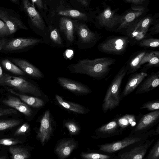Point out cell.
<instances>
[{
  "label": "cell",
  "mask_w": 159,
  "mask_h": 159,
  "mask_svg": "<svg viewBox=\"0 0 159 159\" xmlns=\"http://www.w3.org/2000/svg\"><path fill=\"white\" fill-rule=\"evenodd\" d=\"M136 123L135 116L133 114H126L121 116H119L118 124L123 131L134 126Z\"/></svg>",
  "instance_id": "28"
},
{
  "label": "cell",
  "mask_w": 159,
  "mask_h": 159,
  "mask_svg": "<svg viewBox=\"0 0 159 159\" xmlns=\"http://www.w3.org/2000/svg\"><path fill=\"white\" fill-rule=\"evenodd\" d=\"M61 16L71 17L79 20H86L87 17L86 14L76 10L61 11L58 12Z\"/></svg>",
  "instance_id": "30"
},
{
  "label": "cell",
  "mask_w": 159,
  "mask_h": 159,
  "mask_svg": "<svg viewBox=\"0 0 159 159\" xmlns=\"http://www.w3.org/2000/svg\"><path fill=\"white\" fill-rule=\"evenodd\" d=\"M55 96L59 104L66 109L80 114H85L88 112L87 110L80 104L65 101L57 94Z\"/></svg>",
  "instance_id": "27"
},
{
  "label": "cell",
  "mask_w": 159,
  "mask_h": 159,
  "mask_svg": "<svg viewBox=\"0 0 159 159\" xmlns=\"http://www.w3.org/2000/svg\"><path fill=\"white\" fill-rule=\"evenodd\" d=\"M155 141L148 139L137 144L136 146L130 149L119 153L118 158L122 159H143L149 147Z\"/></svg>",
  "instance_id": "6"
},
{
  "label": "cell",
  "mask_w": 159,
  "mask_h": 159,
  "mask_svg": "<svg viewBox=\"0 0 159 159\" xmlns=\"http://www.w3.org/2000/svg\"><path fill=\"white\" fill-rule=\"evenodd\" d=\"M159 121V109L146 114L141 117L135 127L131 130L130 134H139L146 132L154 126Z\"/></svg>",
  "instance_id": "7"
},
{
  "label": "cell",
  "mask_w": 159,
  "mask_h": 159,
  "mask_svg": "<svg viewBox=\"0 0 159 159\" xmlns=\"http://www.w3.org/2000/svg\"><path fill=\"white\" fill-rule=\"evenodd\" d=\"M9 150L12 159H26L30 156L26 149L20 147L11 146L9 148Z\"/></svg>",
  "instance_id": "29"
},
{
  "label": "cell",
  "mask_w": 159,
  "mask_h": 159,
  "mask_svg": "<svg viewBox=\"0 0 159 159\" xmlns=\"http://www.w3.org/2000/svg\"><path fill=\"white\" fill-rule=\"evenodd\" d=\"M7 42V40L5 39H2L0 40V52L2 49H3L4 46Z\"/></svg>",
  "instance_id": "46"
},
{
  "label": "cell",
  "mask_w": 159,
  "mask_h": 159,
  "mask_svg": "<svg viewBox=\"0 0 159 159\" xmlns=\"http://www.w3.org/2000/svg\"><path fill=\"white\" fill-rule=\"evenodd\" d=\"M7 158L5 156L0 155V159H6Z\"/></svg>",
  "instance_id": "50"
},
{
  "label": "cell",
  "mask_w": 159,
  "mask_h": 159,
  "mask_svg": "<svg viewBox=\"0 0 159 159\" xmlns=\"http://www.w3.org/2000/svg\"><path fill=\"white\" fill-rule=\"evenodd\" d=\"M7 89L11 93L18 97L21 101L33 107H40L44 105L43 101L39 98L19 93L10 88H7Z\"/></svg>",
  "instance_id": "24"
},
{
  "label": "cell",
  "mask_w": 159,
  "mask_h": 159,
  "mask_svg": "<svg viewBox=\"0 0 159 159\" xmlns=\"http://www.w3.org/2000/svg\"><path fill=\"white\" fill-rule=\"evenodd\" d=\"M144 10L129 12L122 16L120 25L118 27L117 30H120L127 28L132 24V23L135 20L143 14L144 12Z\"/></svg>",
  "instance_id": "26"
},
{
  "label": "cell",
  "mask_w": 159,
  "mask_h": 159,
  "mask_svg": "<svg viewBox=\"0 0 159 159\" xmlns=\"http://www.w3.org/2000/svg\"><path fill=\"white\" fill-rule=\"evenodd\" d=\"M2 63L6 69L13 73L22 75H25V73L19 67L7 59H4L2 60Z\"/></svg>",
  "instance_id": "31"
},
{
  "label": "cell",
  "mask_w": 159,
  "mask_h": 159,
  "mask_svg": "<svg viewBox=\"0 0 159 159\" xmlns=\"http://www.w3.org/2000/svg\"><path fill=\"white\" fill-rule=\"evenodd\" d=\"M76 147V143L73 139L64 140L59 143L55 151L60 158L64 159L70 155Z\"/></svg>",
  "instance_id": "20"
},
{
  "label": "cell",
  "mask_w": 159,
  "mask_h": 159,
  "mask_svg": "<svg viewBox=\"0 0 159 159\" xmlns=\"http://www.w3.org/2000/svg\"><path fill=\"white\" fill-rule=\"evenodd\" d=\"M138 45L141 47L156 48L159 46V39L156 38H144L140 41Z\"/></svg>",
  "instance_id": "32"
},
{
  "label": "cell",
  "mask_w": 159,
  "mask_h": 159,
  "mask_svg": "<svg viewBox=\"0 0 159 159\" xmlns=\"http://www.w3.org/2000/svg\"><path fill=\"white\" fill-rule=\"evenodd\" d=\"M118 115L108 123L98 128L93 137L95 139H104L119 135L123 131L118 124Z\"/></svg>",
  "instance_id": "8"
},
{
  "label": "cell",
  "mask_w": 159,
  "mask_h": 159,
  "mask_svg": "<svg viewBox=\"0 0 159 159\" xmlns=\"http://www.w3.org/2000/svg\"><path fill=\"white\" fill-rule=\"evenodd\" d=\"M159 33V24L153 27L150 30V32L149 34H155Z\"/></svg>",
  "instance_id": "44"
},
{
  "label": "cell",
  "mask_w": 159,
  "mask_h": 159,
  "mask_svg": "<svg viewBox=\"0 0 159 159\" xmlns=\"http://www.w3.org/2000/svg\"><path fill=\"white\" fill-rule=\"evenodd\" d=\"M20 121L18 120L12 119L0 121V131L10 129L18 125Z\"/></svg>",
  "instance_id": "33"
},
{
  "label": "cell",
  "mask_w": 159,
  "mask_h": 159,
  "mask_svg": "<svg viewBox=\"0 0 159 159\" xmlns=\"http://www.w3.org/2000/svg\"><path fill=\"white\" fill-rule=\"evenodd\" d=\"M0 85H6L18 90L20 93H29L40 96L39 88L30 82L20 77L11 76L4 73L1 79Z\"/></svg>",
  "instance_id": "3"
},
{
  "label": "cell",
  "mask_w": 159,
  "mask_h": 159,
  "mask_svg": "<svg viewBox=\"0 0 159 159\" xmlns=\"http://www.w3.org/2000/svg\"><path fill=\"white\" fill-rule=\"evenodd\" d=\"M147 51L146 50L138 51L130 57L125 63L127 74L134 73L140 68V63Z\"/></svg>",
  "instance_id": "21"
},
{
  "label": "cell",
  "mask_w": 159,
  "mask_h": 159,
  "mask_svg": "<svg viewBox=\"0 0 159 159\" xmlns=\"http://www.w3.org/2000/svg\"><path fill=\"white\" fill-rule=\"evenodd\" d=\"M125 1L129 3L134 4H139L142 3L145 0H125Z\"/></svg>",
  "instance_id": "45"
},
{
  "label": "cell",
  "mask_w": 159,
  "mask_h": 159,
  "mask_svg": "<svg viewBox=\"0 0 159 159\" xmlns=\"http://www.w3.org/2000/svg\"><path fill=\"white\" fill-rule=\"evenodd\" d=\"M43 43L44 42L42 39L17 38L7 42L3 49L7 51L16 50Z\"/></svg>",
  "instance_id": "10"
},
{
  "label": "cell",
  "mask_w": 159,
  "mask_h": 159,
  "mask_svg": "<svg viewBox=\"0 0 159 159\" xmlns=\"http://www.w3.org/2000/svg\"><path fill=\"white\" fill-rule=\"evenodd\" d=\"M57 80L61 86L76 94L85 95L92 92L88 86L79 82L64 77H58Z\"/></svg>",
  "instance_id": "9"
},
{
  "label": "cell",
  "mask_w": 159,
  "mask_h": 159,
  "mask_svg": "<svg viewBox=\"0 0 159 159\" xmlns=\"http://www.w3.org/2000/svg\"><path fill=\"white\" fill-rule=\"evenodd\" d=\"M147 159H159V139H158L152 147L146 158Z\"/></svg>",
  "instance_id": "37"
},
{
  "label": "cell",
  "mask_w": 159,
  "mask_h": 159,
  "mask_svg": "<svg viewBox=\"0 0 159 159\" xmlns=\"http://www.w3.org/2000/svg\"><path fill=\"white\" fill-rule=\"evenodd\" d=\"M126 34L129 43L131 45L138 43L141 40L145 38L146 34L141 32L138 28L136 23L131 24L127 28Z\"/></svg>",
  "instance_id": "23"
},
{
  "label": "cell",
  "mask_w": 159,
  "mask_h": 159,
  "mask_svg": "<svg viewBox=\"0 0 159 159\" xmlns=\"http://www.w3.org/2000/svg\"><path fill=\"white\" fill-rule=\"evenodd\" d=\"M11 1H12V2H17V0H11Z\"/></svg>",
  "instance_id": "51"
},
{
  "label": "cell",
  "mask_w": 159,
  "mask_h": 159,
  "mask_svg": "<svg viewBox=\"0 0 159 159\" xmlns=\"http://www.w3.org/2000/svg\"><path fill=\"white\" fill-rule=\"evenodd\" d=\"M11 61L25 73L32 77L40 79L44 76V74L40 70L25 60L12 59Z\"/></svg>",
  "instance_id": "19"
},
{
  "label": "cell",
  "mask_w": 159,
  "mask_h": 159,
  "mask_svg": "<svg viewBox=\"0 0 159 159\" xmlns=\"http://www.w3.org/2000/svg\"><path fill=\"white\" fill-rule=\"evenodd\" d=\"M140 108L146 109L149 111H154L158 110L159 101L158 100H154L146 102L143 104Z\"/></svg>",
  "instance_id": "36"
},
{
  "label": "cell",
  "mask_w": 159,
  "mask_h": 159,
  "mask_svg": "<svg viewBox=\"0 0 159 159\" xmlns=\"http://www.w3.org/2000/svg\"><path fill=\"white\" fill-rule=\"evenodd\" d=\"M29 128V125L27 123H25L17 129L14 133V135L17 136L25 135Z\"/></svg>",
  "instance_id": "40"
},
{
  "label": "cell",
  "mask_w": 159,
  "mask_h": 159,
  "mask_svg": "<svg viewBox=\"0 0 159 159\" xmlns=\"http://www.w3.org/2000/svg\"><path fill=\"white\" fill-rule=\"evenodd\" d=\"M135 11H140L144 10V9L141 7H134L132 8Z\"/></svg>",
  "instance_id": "48"
},
{
  "label": "cell",
  "mask_w": 159,
  "mask_h": 159,
  "mask_svg": "<svg viewBox=\"0 0 159 159\" xmlns=\"http://www.w3.org/2000/svg\"><path fill=\"white\" fill-rule=\"evenodd\" d=\"M33 5L34 6L35 4L40 9H42L44 8L42 0H31Z\"/></svg>",
  "instance_id": "43"
},
{
  "label": "cell",
  "mask_w": 159,
  "mask_h": 159,
  "mask_svg": "<svg viewBox=\"0 0 159 159\" xmlns=\"http://www.w3.org/2000/svg\"><path fill=\"white\" fill-rule=\"evenodd\" d=\"M81 156L85 159H109L112 158L113 156L103 154H102L91 153H82Z\"/></svg>",
  "instance_id": "35"
},
{
  "label": "cell",
  "mask_w": 159,
  "mask_h": 159,
  "mask_svg": "<svg viewBox=\"0 0 159 159\" xmlns=\"http://www.w3.org/2000/svg\"><path fill=\"white\" fill-rule=\"evenodd\" d=\"M59 31L57 28L50 27L48 36L42 39L44 43L55 48H61L64 46V43Z\"/></svg>",
  "instance_id": "22"
},
{
  "label": "cell",
  "mask_w": 159,
  "mask_h": 159,
  "mask_svg": "<svg viewBox=\"0 0 159 159\" xmlns=\"http://www.w3.org/2000/svg\"><path fill=\"white\" fill-rule=\"evenodd\" d=\"M52 130L50 112L49 110H47L41 119L40 127L37 135L38 139L43 146L49 139Z\"/></svg>",
  "instance_id": "13"
},
{
  "label": "cell",
  "mask_w": 159,
  "mask_h": 159,
  "mask_svg": "<svg viewBox=\"0 0 159 159\" xmlns=\"http://www.w3.org/2000/svg\"><path fill=\"white\" fill-rule=\"evenodd\" d=\"M159 84V72L152 74L139 85L136 94L148 93L156 88Z\"/></svg>",
  "instance_id": "17"
},
{
  "label": "cell",
  "mask_w": 159,
  "mask_h": 159,
  "mask_svg": "<svg viewBox=\"0 0 159 159\" xmlns=\"http://www.w3.org/2000/svg\"><path fill=\"white\" fill-rule=\"evenodd\" d=\"M22 143V142L18 139L11 138L0 139V145L3 146H12Z\"/></svg>",
  "instance_id": "38"
},
{
  "label": "cell",
  "mask_w": 159,
  "mask_h": 159,
  "mask_svg": "<svg viewBox=\"0 0 159 159\" xmlns=\"http://www.w3.org/2000/svg\"><path fill=\"white\" fill-rule=\"evenodd\" d=\"M2 102L27 116H30L32 115V111L28 105L17 97L9 95L7 99L3 100Z\"/></svg>",
  "instance_id": "18"
},
{
  "label": "cell",
  "mask_w": 159,
  "mask_h": 159,
  "mask_svg": "<svg viewBox=\"0 0 159 159\" xmlns=\"http://www.w3.org/2000/svg\"><path fill=\"white\" fill-rule=\"evenodd\" d=\"M121 17L116 15L110 7H107L99 13L97 18L100 25L111 28L120 23Z\"/></svg>",
  "instance_id": "12"
},
{
  "label": "cell",
  "mask_w": 159,
  "mask_h": 159,
  "mask_svg": "<svg viewBox=\"0 0 159 159\" xmlns=\"http://www.w3.org/2000/svg\"><path fill=\"white\" fill-rule=\"evenodd\" d=\"M75 31L77 37L75 44L80 49L91 48L100 38L98 35L90 30L85 24L75 23Z\"/></svg>",
  "instance_id": "5"
},
{
  "label": "cell",
  "mask_w": 159,
  "mask_h": 159,
  "mask_svg": "<svg viewBox=\"0 0 159 159\" xmlns=\"http://www.w3.org/2000/svg\"><path fill=\"white\" fill-rule=\"evenodd\" d=\"M116 61L109 57L94 59H84L68 66L67 69L71 73L87 75L97 80L104 78L109 73L111 66Z\"/></svg>",
  "instance_id": "1"
},
{
  "label": "cell",
  "mask_w": 159,
  "mask_h": 159,
  "mask_svg": "<svg viewBox=\"0 0 159 159\" xmlns=\"http://www.w3.org/2000/svg\"><path fill=\"white\" fill-rule=\"evenodd\" d=\"M3 75V73L2 72V67L0 65V78L1 79Z\"/></svg>",
  "instance_id": "49"
},
{
  "label": "cell",
  "mask_w": 159,
  "mask_h": 159,
  "mask_svg": "<svg viewBox=\"0 0 159 159\" xmlns=\"http://www.w3.org/2000/svg\"><path fill=\"white\" fill-rule=\"evenodd\" d=\"M24 10L31 20L33 25L39 30L45 31V26L42 18L29 0H22Z\"/></svg>",
  "instance_id": "11"
},
{
  "label": "cell",
  "mask_w": 159,
  "mask_h": 159,
  "mask_svg": "<svg viewBox=\"0 0 159 159\" xmlns=\"http://www.w3.org/2000/svg\"><path fill=\"white\" fill-rule=\"evenodd\" d=\"M18 112L14 108H3L0 107V116L7 115L16 114Z\"/></svg>",
  "instance_id": "41"
},
{
  "label": "cell",
  "mask_w": 159,
  "mask_h": 159,
  "mask_svg": "<svg viewBox=\"0 0 159 159\" xmlns=\"http://www.w3.org/2000/svg\"><path fill=\"white\" fill-rule=\"evenodd\" d=\"M129 43L127 36H118L107 38L98 46L101 52L109 54L122 55Z\"/></svg>",
  "instance_id": "4"
},
{
  "label": "cell",
  "mask_w": 159,
  "mask_h": 159,
  "mask_svg": "<svg viewBox=\"0 0 159 159\" xmlns=\"http://www.w3.org/2000/svg\"><path fill=\"white\" fill-rule=\"evenodd\" d=\"M81 4L85 6H86L88 4V1L89 0H78Z\"/></svg>",
  "instance_id": "47"
},
{
  "label": "cell",
  "mask_w": 159,
  "mask_h": 159,
  "mask_svg": "<svg viewBox=\"0 0 159 159\" xmlns=\"http://www.w3.org/2000/svg\"><path fill=\"white\" fill-rule=\"evenodd\" d=\"M9 29L6 24L0 20V35L10 34Z\"/></svg>",
  "instance_id": "42"
},
{
  "label": "cell",
  "mask_w": 159,
  "mask_h": 159,
  "mask_svg": "<svg viewBox=\"0 0 159 159\" xmlns=\"http://www.w3.org/2000/svg\"><path fill=\"white\" fill-rule=\"evenodd\" d=\"M147 67H157L159 66V51H147L141 61L139 66L144 64Z\"/></svg>",
  "instance_id": "25"
},
{
  "label": "cell",
  "mask_w": 159,
  "mask_h": 159,
  "mask_svg": "<svg viewBox=\"0 0 159 159\" xmlns=\"http://www.w3.org/2000/svg\"><path fill=\"white\" fill-rule=\"evenodd\" d=\"M0 84H1V79L0 78Z\"/></svg>",
  "instance_id": "52"
},
{
  "label": "cell",
  "mask_w": 159,
  "mask_h": 159,
  "mask_svg": "<svg viewBox=\"0 0 159 159\" xmlns=\"http://www.w3.org/2000/svg\"><path fill=\"white\" fill-rule=\"evenodd\" d=\"M156 130H152L148 132L130 135L123 139L111 143L98 145L99 149L105 152L111 153L118 151L131 145L145 140L150 136L158 135L159 127Z\"/></svg>",
  "instance_id": "2"
},
{
  "label": "cell",
  "mask_w": 159,
  "mask_h": 159,
  "mask_svg": "<svg viewBox=\"0 0 159 159\" xmlns=\"http://www.w3.org/2000/svg\"><path fill=\"white\" fill-rule=\"evenodd\" d=\"M133 74L120 94L121 99L132 93L148 76L147 73L143 72Z\"/></svg>",
  "instance_id": "15"
},
{
  "label": "cell",
  "mask_w": 159,
  "mask_h": 159,
  "mask_svg": "<svg viewBox=\"0 0 159 159\" xmlns=\"http://www.w3.org/2000/svg\"><path fill=\"white\" fill-rule=\"evenodd\" d=\"M0 19L6 24L10 34L15 33L18 28L28 29L20 20L10 15L5 11L0 10Z\"/></svg>",
  "instance_id": "16"
},
{
  "label": "cell",
  "mask_w": 159,
  "mask_h": 159,
  "mask_svg": "<svg viewBox=\"0 0 159 159\" xmlns=\"http://www.w3.org/2000/svg\"><path fill=\"white\" fill-rule=\"evenodd\" d=\"M59 31L62 33L65 38L67 45H72L75 41V23L71 19L65 17L60 18Z\"/></svg>",
  "instance_id": "14"
},
{
  "label": "cell",
  "mask_w": 159,
  "mask_h": 159,
  "mask_svg": "<svg viewBox=\"0 0 159 159\" xmlns=\"http://www.w3.org/2000/svg\"><path fill=\"white\" fill-rule=\"evenodd\" d=\"M65 125L68 130L70 134L71 135H76L78 134L79 131V127L74 122H66L65 123Z\"/></svg>",
  "instance_id": "39"
},
{
  "label": "cell",
  "mask_w": 159,
  "mask_h": 159,
  "mask_svg": "<svg viewBox=\"0 0 159 159\" xmlns=\"http://www.w3.org/2000/svg\"><path fill=\"white\" fill-rule=\"evenodd\" d=\"M152 21V19L151 17H147L141 20L136 24L139 30L146 34Z\"/></svg>",
  "instance_id": "34"
}]
</instances>
